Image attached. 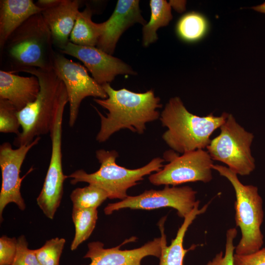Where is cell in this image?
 <instances>
[{"label": "cell", "mask_w": 265, "mask_h": 265, "mask_svg": "<svg viewBox=\"0 0 265 265\" xmlns=\"http://www.w3.org/2000/svg\"><path fill=\"white\" fill-rule=\"evenodd\" d=\"M102 86L107 97L94 100L107 109L108 113L104 116L94 106L101 119L100 131L96 136L97 141L105 142L113 133L124 129L142 134L147 123L159 118L157 109L162 105L160 98L155 95L153 90L135 93L125 88L115 90L108 83Z\"/></svg>", "instance_id": "1"}, {"label": "cell", "mask_w": 265, "mask_h": 265, "mask_svg": "<svg viewBox=\"0 0 265 265\" xmlns=\"http://www.w3.org/2000/svg\"><path fill=\"white\" fill-rule=\"evenodd\" d=\"M228 114L223 112L218 116L212 113L197 116L186 109L179 97H173L160 117L162 126L167 128L162 139L172 150L182 154L204 149L211 142V135L220 128Z\"/></svg>", "instance_id": "2"}, {"label": "cell", "mask_w": 265, "mask_h": 265, "mask_svg": "<svg viewBox=\"0 0 265 265\" xmlns=\"http://www.w3.org/2000/svg\"><path fill=\"white\" fill-rule=\"evenodd\" d=\"M53 46L41 12L32 16L10 35L2 50L9 64L7 71L16 73L32 68L53 70L56 53Z\"/></svg>", "instance_id": "3"}, {"label": "cell", "mask_w": 265, "mask_h": 265, "mask_svg": "<svg viewBox=\"0 0 265 265\" xmlns=\"http://www.w3.org/2000/svg\"><path fill=\"white\" fill-rule=\"evenodd\" d=\"M22 72L36 76L39 80L40 89L36 100L17 112L22 127V132L13 142L17 148L31 143L37 137L50 132L64 87L53 70L32 68Z\"/></svg>", "instance_id": "4"}, {"label": "cell", "mask_w": 265, "mask_h": 265, "mask_svg": "<svg viewBox=\"0 0 265 265\" xmlns=\"http://www.w3.org/2000/svg\"><path fill=\"white\" fill-rule=\"evenodd\" d=\"M118 157V154L115 150H98L96 152V157L100 166L97 171L87 173L79 169L67 175V177L71 179L72 185L79 182L94 185L106 191L108 198L122 200L128 196L127 192L130 188L136 185L144 176L159 171L165 161L163 159L156 158L142 167L130 169L117 164Z\"/></svg>", "instance_id": "5"}, {"label": "cell", "mask_w": 265, "mask_h": 265, "mask_svg": "<svg viewBox=\"0 0 265 265\" xmlns=\"http://www.w3.org/2000/svg\"><path fill=\"white\" fill-rule=\"evenodd\" d=\"M212 169L226 178L232 185L236 194L235 222L240 229L241 238L236 246L238 255H247L261 248L264 236L261 226L264 220L263 199L258 188L253 185L243 184L238 175L225 166L213 164Z\"/></svg>", "instance_id": "6"}, {"label": "cell", "mask_w": 265, "mask_h": 265, "mask_svg": "<svg viewBox=\"0 0 265 265\" xmlns=\"http://www.w3.org/2000/svg\"><path fill=\"white\" fill-rule=\"evenodd\" d=\"M220 129V134L206 148L210 157L213 160L226 164L238 175H249L256 167L251 150L253 134L246 131L229 113Z\"/></svg>", "instance_id": "7"}, {"label": "cell", "mask_w": 265, "mask_h": 265, "mask_svg": "<svg viewBox=\"0 0 265 265\" xmlns=\"http://www.w3.org/2000/svg\"><path fill=\"white\" fill-rule=\"evenodd\" d=\"M68 103L66 94L61 95L55 113L50 135L52 152L49 166L43 187L37 198V203L44 214L53 219L59 207L63 193L64 182L67 178L63 172L62 133L63 116Z\"/></svg>", "instance_id": "8"}, {"label": "cell", "mask_w": 265, "mask_h": 265, "mask_svg": "<svg viewBox=\"0 0 265 265\" xmlns=\"http://www.w3.org/2000/svg\"><path fill=\"white\" fill-rule=\"evenodd\" d=\"M169 162L159 171L151 175L150 182L156 186H176L188 182H210L212 179L213 160L207 151L198 149L179 156L170 150L164 154Z\"/></svg>", "instance_id": "9"}, {"label": "cell", "mask_w": 265, "mask_h": 265, "mask_svg": "<svg viewBox=\"0 0 265 265\" xmlns=\"http://www.w3.org/2000/svg\"><path fill=\"white\" fill-rule=\"evenodd\" d=\"M197 191L189 186L169 187L161 190H146L136 196H128L120 201L110 203L104 209L106 215L122 209L153 210L172 208L180 217L185 218L192 212L198 200Z\"/></svg>", "instance_id": "10"}, {"label": "cell", "mask_w": 265, "mask_h": 265, "mask_svg": "<svg viewBox=\"0 0 265 265\" xmlns=\"http://www.w3.org/2000/svg\"><path fill=\"white\" fill-rule=\"evenodd\" d=\"M53 70L63 82L67 94L69 104L68 123L74 126L82 101L87 97L106 99L107 94L102 85L91 77L86 67L78 62L56 53Z\"/></svg>", "instance_id": "11"}, {"label": "cell", "mask_w": 265, "mask_h": 265, "mask_svg": "<svg viewBox=\"0 0 265 265\" xmlns=\"http://www.w3.org/2000/svg\"><path fill=\"white\" fill-rule=\"evenodd\" d=\"M41 137H36L31 143L13 149L11 144L4 142L0 146V167L2 183L0 192V217L5 207L10 203L15 204L21 210H24L26 204L21 193V183L24 178L33 169L30 170L23 177L20 173L23 163L29 150L39 142Z\"/></svg>", "instance_id": "12"}, {"label": "cell", "mask_w": 265, "mask_h": 265, "mask_svg": "<svg viewBox=\"0 0 265 265\" xmlns=\"http://www.w3.org/2000/svg\"><path fill=\"white\" fill-rule=\"evenodd\" d=\"M160 222L161 237L155 238L143 246L131 250H121V245L104 248L100 241H93L87 245L88 250L83 258L91 260L88 265H141L142 260L147 256L160 258L163 242L166 238L164 221Z\"/></svg>", "instance_id": "13"}, {"label": "cell", "mask_w": 265, "mask_h": 265, "mask_svg": "<svg viewBox=\"0 0 265 265\" xmlns=\"http://www.w3.org/2000/svg\"><path fill=\"white\" fill-rule=\"evenodd\" d=\"M60 52L81 61L101 85L111 82L118 75L135 74L129 65L95 46H80L69 42Z\"/></svg>", "instance_id": "14"}, {"label": "cell", "mask_w": 265, "mask_h": 265, "mask_svg": "<svg viewBox=\"0 0 265 265\" xmlns=\"http://www.w3.org/2000/svg\"><path fill=\"white\" fill-rule=\"evenodd\" d=\"M138 0H118L113 12L104 22L103 32L96 47L112 55L122 34L135 23L143 26L146 21L141 14Z\"/></svg>", "instance_id": "15"}, {"label": "cell", "mask_w": 265, "mask_h": 265, "mask_svg": "<svg viewBox=\"0 0 265 265\" xmlns=\"http://www.w3.org/2000/svg\"><path fill=\"white\" fill-rule=\"evenodd\" d=\"M80 1L60 0L55 6L42 11L51 33L53 46L63 50L70 42L69 36L79 12Z\"/></svg>", "instance_id": "16"}, {"label": "cell", "mask_w": 265, "mask_h": 265, "mask_svg": "<svg viewBox=\"0 0 265 265\" xmlns=\"http://www.w3.org/2000/svg\"><path fill=\"white\" fill-rule=\"evenodd\" d=\"M40 89L39 80L34 75L23 77L0 71V99L10 102L18 111L34 101Z\"/></svg>", "instance_id": "17"}, {"label": "cell", "mask_w": 265, "mask_h": 265, "mask_svg": "<svg viewBox=\"0 0 265 265\" xmlns=\"http://www.w3.org/2000/svg\"><path fill=\"white\" fill-rule=\"evenodd\" d=\"M42 10L32 0L0 1V48L2 51L10 35L32 16Z\"/></svg>", "instance_id": "18"}, {"label": "cell", "mask_w": 265, "mask_h": 265, "mask_svg": "<svg viewBox=\"0 0 265 265\" xmlns=\"http://www.w3.org/2000/svg\"><path fill=\"white\" fill-rule=\"evenodd\" d=\"M199 203L198 200L192 212L184 218V222L170 245L167 246L166 239L164 240L159 258V265H183L184 257L188 251L184 249L183 246L186 233L196 216L205 212L208 208V204H206L199 209Z\"/></svg>", "instance_id": "19"}, {"label": "cell", "mask_w": 265, "mask_h": 265, "mask_svg": "<svg viewBox=\"0 0 265 265\" xmlns=\"http://www.w3.org/2000/svg\"><path fill=\"white\" fill-rule=\"evenodd\" d=\"M92 10L87 6L79 11L70 36V42L80 46H96L104 29V23L97 24L91 19Z\"/></svg>", "instance_id": "20"}, {"label": "cell", "mask_w": 265, "mask_h": 265, "mask_svg": "<svg viewBox=\"0 0 265 265\" xmlns=\"http://www.w3.org/2000/svg\"><path fill=\"white\" fill-rule=\"evenodd\" d=\"M209 23L202 14L192 11L183 15L178 21L176 32L184 42L194 43L201 40L208 33Z\"/></svg>", "instance_id": "21"}, {"label": "cell", "mask_w": 265, "mask_h": 265, "mask_svg": "<svg viewBox=\"0 0 265 265\" xmlns=\"http://www.w3.org/2000/svg\"><path fill=\"white\" fill-rule=\"evenodd\" d=\"M150 7V19L143 27L142 43L145 47L157 40V30L167 26L172 19L171 7L166 0H151Z\"/></svg>", "instance_id": "22"}, {"label": "cell", "mask_w": 265, "mask_h": 265, "mask_svg": "<svg viewBox=\"0 0 265 265\" xmlns=\"http://www.w3.org/2000/svg\"><path fill=\"white\" fill-rule=\"evenodd\" d=\"M72 217L75 227V235L71 245V249L74 251L93 232L98 219L97 209L73 208Z\"/></svg>", "instance_id": "23"}, {"label": "cell", "mask_w": 265, "mask_h": 265, "mask_svg": "<svg viewBox=\"0 0 265 265\" xmlns=\"http://www.w3.org/2000/svg\"><path fill=\"white\" fill-rule=\"evenodd\" d=\"M73 208L97 209L107 198L106 191L97 186L89 184L83 187H78L70 194Z\"/></svg>", "instance_id": "24"}, {"label": "cell", "mask_w": 265, "mask_h": 265, "mask_svg": "<svg viewBox=\"0 0 265 265\" xmlns=\"http://www.w3.org/2000/svg\"><path fill=\"white\" fill-rule=\"evenodd\" d=\"M64 238L50 239L41 247L34 250L41 265H59L65 243Z\"/></svg>", "instance_id": "25"}, {"label": "cell", "mask_w": 265, "mask_h": 265, "mask_svg": "<svg viewBox=\"0 0 265 265\" xmlns=\"http://www.w3.org/2000/svg\"><path fill=\"white\" fill-rule=\"evenodd\" d=\"M18 110L8 101L0 99V132L15 133L20 132L21 127L17 114Z\"/></svg>", "instance_id": "26"}, {"label": "cell", "mask_w": 265, "mask_h": 265, "mask_svg": "<svg viewBox=\"0 0 265 265\" xmlns=\"http://www.w3.org/2000/svg\"><path fill=\"white\" fill-rule=\"evenodd\" d=\"M237 233L236 228H231L227 231L224 254L221 251L206 265H234V252L236 247L234 245L233 241Z\"/></svg>", "instance_id": "27"}, {"label": "cell", "mask_w": 265, "mask_h": 265, "mask_svg": "<svg viewBox=\"0 0 265 265\" xmlns=\"http://www.w3.org/2000/svg\"><path fill=\"white\" fill-rule=\"evenodd\" d=\"M12 265H41L34 250L28 248V242L24 235L17 239V252Z\"/></svg>", "instance_id": "28"}, {"label": "cell", "mask_w": 265, "mask_h": 265, "mask_svg": "<svg viewBox=\"0 0 265 265\" xmlns=\"http://www.w3.org/2000/svg\"><path fill=\"white\" fill-rule=\"evenodd\" d=\"M17 239L3 236L0 238V265H12L17 252Z\"/></svg>", "instance_id": "29"}, {"label": "cell", "mask_w": 265, "mask_h": 265, "mask_svg": "<svg viewBox=\"0 0 265 265\" xmlns=\"http://www.w3.org/2000/svg\"><path fill=\"white\" fill-rule=\"evenodd\" d=\"M234 265H265V247L247 255H234Z\"/></svg>", "instance_id": "30"}, {"label": "cell", "mask_w": 265, "mask_h": 265, "mask_svg": "<svg viewBox=\"0 0 265 265\" xmlns=\"http://www.w3.org/2000/svg\"><path fill=\"white\" fill-rule=\"evenodd\" d=\"M60 1V0H39L36 4L43 11L55 6Z\"/></svg>", "instance_id": "31"}, {"label": "cell", "mask_w": 265, "mask_h": 265, "mask_svg": "<svg viewBox=\"0 0 265 265\" xmlns=\"http://www.w3.org/2000/svg\"><path fill=\"white\" fill-rule=\"evenodd\" d=\"M169 3L171 7H172L178 12H182L186 9V1L185 0H170Z\"/></svg>", "instance_id": "32"}, {"label": "cell", "mask_w": 265, "mask_h": 265, "mask_svg": "<svg viewBox=\"0 0 265 265\" xmlns=\"http://www.w3.org/2000/svg\"><path fill=\"white\" fill-rule=\"evenodd\" d=\"M251 8L256 11L265 14V2L260 5L253 6Z\"/></svg>", "instance_id": "33"}]
</instances>
